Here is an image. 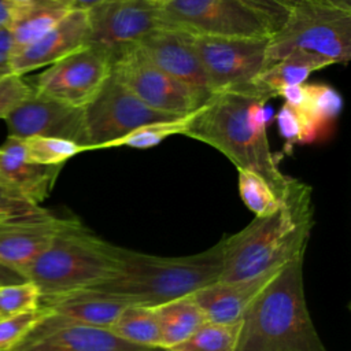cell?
Returning a JSON list of instances; mask_svg holds the SVG:
<instances>
[{"label":"cell","instance_id":"obj_33","mask_svg":"<svg viewBox=\"0 0 351 351\" xmlns=\"http://www.w3.org/2000/svg\"><path fill=\"white\" fill-rule=\"evenodd\" d=\"M33 93L27 81L18 74L0 78V118L4 119L21 101Z\"/></svg>","mask_w":351,"mask_h":351},{"label":"cell","instance_id":"obj_42","mask_svg":"<svg viewBox=\"0 0 351 351\" xmlns=\"http://www.w3.org/2000/svg\"><path fill=\"white\" fill-rule=\"evenodd\" d=\"M281 3H284L287 7H293V5H296V4H299V3H302V1H304V0H280Z\"/></svg>","mask_w":351,"mask_h":351},{"label":"cell","instance_id":"obj_19","mask_svg":"<svg viewBox=\"0 0 351 351\" xmlns=\"http://www.w3.org/2000/svg\"><path fill=\"white\" fill-rule=\"evenodd\" d=\"M126 302L95 289H80L52 298L40 299L38 307L47 315L69 324L108 329Z\"/></svg>","mask_w":351,"mask_h":351},{"label":"cell","instance_id":"obj_3","mask_svg":"<svg viewBox=\"0 0 351 351\" xmlns=\"http://www.w3.org/2000/svg\"><path fill=\"white\" fill-rule=\"evenodd\" d=\"M236 351H326L307 308L303 258L284 265L251 304Z\"/></svg>","mask_w":351,"mask_h":351},{"label":"cell","instance_id":"obj_9","mask_svg":"<svg viewBox=\"0 0 351 351\" xmlns=\"http://www.w3.org/2000/svg\"><path fill=\"white\" fill-rule=\"evenodd\" d=\"M111 74L138 100L159 112L185 115L207 101L158 69L136 44L111 52Z\"/></svg>","mask_w":351,"mask_h":351},{"label":"cell","instance_id":"obj_13","mask_svg":"<svg viewBox=\"0 0 351 351\" xmlns=\"http://www.w3.org/2000/svg\"><path fill=\"white\" fill-rule=\"evenodd\" d=\"M4 121L8 137L26 138L37 136L63 138L88 151L82 108L67 106L33 92Z\"/></svg>","mask_w":351,"mask_h":351},{"label":"cell","instance_id":"obj_11","mask_svg":"<svg viewBox=\"0 0 351 351\" xmlns=\"http://www.w3.org/2000/svg\"><path fill=\"white\" fill-rule=\"evenodd\" d=\"M211 95L251 84L265 63L267 38L193 36Z\"/></svg>","mask_w":351,"mask_h":351},{"label":"cell","instance_id":"obj_34","mask_svg":"<svg viewBox=\"0 0 351 351\" xmlns=\"http://www.w3.org/2000/svg\"><path fill=\"white\" fill-rule=\"evenodd\" d=\"M276 122H277L278 133L285 141L284 152L291 154L292 147L296 144H302V140H303L302 126H300L298 114L291 106L284 103L276 115Z\"/></svg>","mask_w":351,"mask_h":351},{"label":"cell","instance_id":"obj_26","mask_svg":"<svg viewBox=\"0 0 351 351\" xmlns=\"http://www.w3.org/2000/svg\"><path fill=\"white\" fill-rule=\"evenodd\" d=\"M240 324L204 322L186 340L167 351H236Z\"/></svg>","mask_w":351,"mask_h":351},{"label":"cell","instance_id":"obj_37","mask_svg":"<svg viewBox=\"0 0 351 351\" xmlns=\"http://www.w3.org/2000/svg\"><path fill=\"white\" fill-rule=\"evenodd\" d=\"M60 3H63L70 11L74 10H81V11H88L93 7L106 4V3H111L115 0H59Z\"/></svg>","mask_w":351,"mask_h":351},{"label":"cell","instance_id":"obj_6","mask_svg":"<svg viewBox=\"0 0 351 351\" xmlns=\"http://www.w3.org/2000/svg\"><path fill=\"white\" fill-rule=\"evenodd\" d=\"M291 53L347 64L351 56V11L325 0H304L291 7L284 23L267 38L263 67Z\"/></svg>","mask_w":351,"mask_h":351},{"label":"cell","instance_id":"obj_35","mask_svg":"<svg viewBox=\"0 0 351 351\" xmlns=\"http://www.w3.org/2000/svg\"><path fill=\"white\" fill-rule=\"evenodd\" d=\"M248 10L256 12L262 18H265L271 26L273 32H276L285 21L289 7H287L280 0H236Z\"/></svg>","mask_w":351,"mask_h":351},{"label":"cell","instance_id":"obj_40","mask_svg":"<svg viewBox=\"0 0 351 351\" xmlns=\"http://www.w3.org/2000/svg\"><path fill=\"white\" fill-rule=\"evenodd\" d=\"M341 10H346V11H351V0H325Z\"/></svg>","mask_w":351,"mask_h":351},{"label":"cell","instance_id":"obj_7","mask_svg":"<svg viewBox=\"0 0 351 351\" xmlns=\"http://www.w3.org/2000/svg\"><path fill=\"white\" fill-rule=\"evenodd\" d=\"M163 26L192 36L269 38V22L236 0H171L160 8Z\"/></svg>","mask_w":351,"mask_h":351},{"label":"cell","instance_id":"obj_17","mask_svg":"<svg viewBox=\"0 0 351 351\" xmlns=\"http://www.w3.org/2000/svg\"><path fill=\"white\" fill-rule=\"evenodd\" d=\"M88 44L89 22L86 11H70L41 38L12 55V73L23 75L44 66H51Z\"/></svg>","mask_w":351,"mask_h":351},{"label":"cell","instance_id":"obj_1","mask_svg":"<svg viewBox=\"0 0 351 351\" xmlns=\"http://www.w3.org/2000/svg\"><path fill=\"white\" fill-rule=\"evenodd\" d=\"M270 99L269 92L252 82L214 93L195 111L184 136L218 149L237 169L258 174L281 197L289 176L280 171L269 145L266 103Z\"/></svg>","mask_w":351,"mask_h":351},{"label":"cell","instance_id":"obj_28","mask_svg":"<svg viewBox=\"0 0 351 351\" xmlns=\"http://www.w3.org/2000/svg\"><path fill=\"white\" fill-rule=\"evenodd\" d=\"M239 195L243 203L255 217H263L274 213L281 206V197L258 174L239 169Z\"/></svg>","mask_w":351,"mask_h":351},{"label":"cell","instance_id":"obj_23","mask_svg":"<svg viewBox=\"0 0 351 351\" xmlns=\"http://www.w3.org/2000/svg\"><path fill=\"white\" fill-rule=\"evenodd\" d=\"M328 66H330V63L322 58L306 53H291L263 67L254 78L252 84L276 97L288 86L306 84L310 74Z\"/></svg>","mask_w":351,"mask_h":351},{"label":"cell","instance_id":"obj_21","mask_svg":"<svg viewBox=\"0 0 351 351\" xmlns=\"http://www.w3.org/2000/svg\"><path fill=\"white\" fill-rule=\"evenodd\" d=\"M69 12L70 10L59 0H25L14 3L8 25L12 55L41 38Z\"/></svg>","mask_w":351,"mask_h":351},{"label":"cell","instance_id":"obj_36","mask_svg":"<svg viewBox=\"0 0 351 351\" xmlns=\"http://www.w3.org/2000/svg\"><path fill=\"white\" fill-rule=\"evenodd\" d=\"M12 41L8 27L0 29V78L12 73Z\"/></svg>","mask_w":351,"mask_h":351},{"label":"cell","instance_id":"obj_12","mask_svg":"<svg viewBox=\"0 0 351 351\" xmlns=\"http://www.w3.org/2000/svg\"><path fill=\"white\" fill-rule=\"evenodd\" d=\"M89 44L114 52L137 44L144 36L163 26L160 7L145 0H115L86 11Z\"/></svg>","mask_w":351,"mask_h":351},{"label":"cell","instance_id":"obj_20","mask_svg":"<svg viewBox=\"0 0 351 351\" xmlns=\"http://www.w3.org/2000/svg\"><path fill=\"white\" fill-rule=\"evenodd\" d=\"M62 166L29 162L23 155L21 138L7 137L0 147V184L18 191L38 206L49 196Z\"/></svg>","mask_w":351,"mask_h":351},{"label":"cell","instance_id":"obj_29","mask_svg":"<svg viewBox=\"0 0 351 351\" xmlns=\"http://www.w3.org/2000/svg\"><path fill=\"white\" fill-rule=\"evenodd\" d=\"M23 155L29 162L37 165H63L84 149L73 141L55 137H26L21 138Z\"/></svg>","mask_w":351,"mask_h":351},{"label":"cell","instance_id":"obj_43","mask_svg":"<svg viewBox=\"0 0 351 351\" xmlns=\"http://www.w3.org/2000/svg\"><path fill=\"white\" fill-rule=\"evenodd\" d=\"M12 3H21V1H25V0H11Z\"/></svg>","mask_w":351,"mask_h":351},{"label":"cell","instance_id":"obj_27","mask_svg":"<svg viewBox=\"0 0 351 351\" xmlns=\"http://www.w3.org/2000/svg\"><path fill=\"white\" fill-rule=\"evenodd\" d=\"M195 111L188 112L181 117H177V118H173V119L156 121V122H151L144 126H140L136 130L126 134L125 137H121V138L110 143L107 145V148L130 147V148H137V149H147V148L155 147L160 141H163L165 138H167L170 136L184 134L191 119L193 118Z\"/></svg>","mask_w":351,"mask_h":351},{"label":"cell","instance_id":"obj_38","mask_svg":"<svg viewBox=\"0 0 351 351\" xmlns=\"http://www.w3.org/2000/svg\"><path fill=\"white\" fill-rule=\"evenodd\" d=\"M27 281L22 274L16 273L15 270L4 266L0 263V285H11V284H21Z\"/></svg>","mask_w":351,"mask_h":351},{"label":"cell","instance_id":"obj_32","mask_svg":"<svg viewBox=\"0 0 351 351\" xmlns=\"http://www.w3.org/2000/svg\"><path fill=\"white\" fill-rule=\"evenodd\" d=\"M44 314V310L38 307L37 310L0 319V351H10L14 348Z\"/></svg>","mask_w":351,"mask_h":351},{"label":"cell","instance_id":"obj_31","mask_svg":"<svg viewBox=\"0 0 351 351\" xmlns=\"http://www.w3.org/2000/svg\"><path fill=\"white\" fill-rule=\"evenodd\" d=\"M49 211L29 202L18 191L0 184V223L22 218L45 215Z\"/></svg>","mask_w":351,"mask_h":351},{"label":"cell","instance_id":"obj_10","mask_svg":"<svg viewBox=\"0 0 351 351\" xmlns=\"http://www.w3.org/2000/svg\"><path fill=\"white\" fill-rule=\"evenodd\" d=\"M82 117L89 151L107 148L110 143L147 123L181 115L149 108L110 74L99 93L82 108Z\"/></svg>","mask_w":351,"mask_h":351},{"label":"cell","instance_id":"obj_22","mask_svg":"<svg viewBox=\"0 0 351 351\" xmlns=\"http://www.w3.org/2000/svg\"><path fill=\"white\" fill-rule=\"evenodd\" d=\"M303 96L299 104L291 106L300 121L303 140L302 144H310L318 140L343 108L341 95L328 84H303Z\"/></svg>","mask_w":351,"mask_h":351},{"label":"cell","instance_id":"obj_24","mask_svg":"<svg viewBox=\"0 0 351 351\" xmlns=\"http://www.w3.org/2000/svg\"><path fill=\"white\" fill-rule=\"evenodd\" d=\"M152 308L158 319L162 348L165 351L186 340L206 322V318L192 295L170 300Z\"/></svg>","mask_w":351,"mask_h":351},{"label":"cell","instance_id":"obj_16","mask_svg":"<svg viewBox=\"0 0 351 351\" xmlns=\"http://www.w3.org/2000/svg\"><path fill=\"white\" fill-rule=\"evenodd\" d=\"M66 218L45 215L0 223V263L26 278L33 262L47 250Z\"/></svg>","mask_w":351,"mask_h":351},{"label":"cell","instance_id":"obj_4","mask_svg":"<svg viewBox=\"0 0 351 351\" xmlns=\"http://www.w3.org/2000/svg\"><path fill=\"white\" fill-rule=\"evenodd\" d=\"M122 269L117 277L89 288L112 295L128 304L156 307L193 295L221 278V241L186 256H156L122 248Z\"/></svg>","mask_w":351,"mask_h":351},{"label":"cell","instance_id":"obj_39","mask_svg":"<svg viewBox=\"0 0 351 351\" xmlns=\"http://www.w3.org/2000/svg\"><path fill=\"white\" fill-rule=\"evenodd\" d=\"M14 3L11 0H0V29L8 27L12 16Z\"/></svg>","mask_w":351,"mask_h":351},{"label":"cell","instance_id":"obj_41","mask_svg":"<svg viewBox=\"0 0 351 351\" xmlns=\"http://www.w3.org/2000/svg\"><path fill=\"white\" fill-rule=\"evenodd\" d=\"M145 1H148V3H151V4H154V5H156V7H165L166 4H169L171 0H145Z\"/></svg>","mask_w":351,"mask_h":351},{"label":"cell","instance_id":"obj_25","mask_svg":"<svg viewBox=\"0 0 351 351\" xmlns=\"http://www.w3.org/2000/svg\"><path fill=\"white\" fill-rule=\"evenodd\" d=\"M108 330L126 343L152 350H163L158 319L152 307L128 304Z\"/></svg>","mask_w":351,"mask_h":351},{"label":"cell","instance_id":"obj_15","mask_svg":"<svg viewBox=\"0 0 351 351\" xmlns=\"http://www.w3.org/2000/svg\"><path fill=\"white\" fill-rule=\"evenodd\" d=\"M45 313V311H44ZM10 351H163L138 347L108 329L69 324L47 314Z\"/></svg>","mask_w":351,"mask_h":351},{"label":"cell","instance_id":"obj_8","mask_svg":"<svg viewBox=\"0 0 351 351\" xmlns=\"http://www.w3.org/2000/svg\"><path fill=\"white\" fill-rule=\"evenodd\" d=\"M111 74V52L88 44L30 77L27 84L38 96L84 108Z\"/></svg>","mask_w":351,"mask_h":351},{"label":"cell","instance_id":"obj_2","mask_svg":"<svg viewBox=\"0 0 351 351\" xmlns=\"http://www.w3.org/2000/svg\"><path fill=\"white\" fill-rule=\"evenodd\" d=\"M313 225L311 188L289 177L281 206L274 213L255 217L245 228L221 240L219 281L251 278L304 258Z\"/></svg>","mask_w":351,"mask_h":351},{"label":"cell","instance_id":"obj_18","mask_svg":"<svg viewBox=\"0 0 351 351\" xmlns=\"http://www.w3.org/2000/svg\"><path fill=\"white\" fill-rule=\"evenodd\" d=\"M280 270L281 267L245 280L217 281L195 292L192 298L207 322L239 324Z\"/></svg>","mask_w":351,"mask_h":351},{"label":"cell","instance_id":"obj_14","mask_svg":"<svg viewBox=\"0 0 351 351\" xmlns=\"http://www.w3.org/2000/svg\"><path fill=\"white\" fill-rule=\"evenodd\" d=\"M136 45L158 69L192 89L203 100L213 96L192 34L160 26L144 36Z\"/></svg>","mask_w":351,"mask_h":351},{"label":"cell","instance_id":"obj_5","mask_svg":"<svg viewBox=\"0 0 351 351\" xmlns=\"http://www.w3.org/2000/svg\"><path fill=\"white\" fill-rule=\"evenodd\" d=\"M121 250L77 218H66L51 244L29 267L26 280L36 285L40 299L89 289L119 274Z\"/></svg>","mask_w":351,"mask_h":351},{"label":"cell","instance_id":"obj_30","mask_svg":"<svg viewBox=\"0 0 351 351\" xmlns=\"http://www.w3.org/2000/svg\"><path fill=\"white\" fill-rule=\"evenodd\" d=\"M40 292L30 281L0 285V319L37 310Z\"/></svg>","mask_w":351,"mask_h":351}]
</instances>
